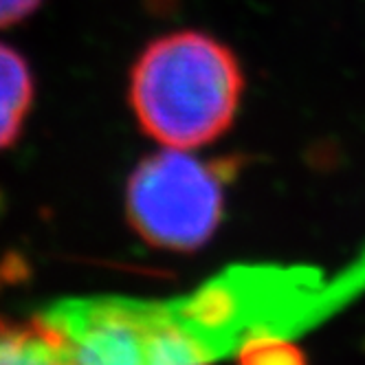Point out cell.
<instances>
[{"mask_svg":"<svg viewBox=\"0 0 365 365\" xmlns=\"http://www.w3.org/2000/svg\"><path fill=\"white\" fill-rule=\"evenodd\" d=\"M245 73L233 51L202 31L150 42L130 71V106L161 148L196 150L218 141L238 115Z\"/></svg>","mask_w":365,"mask_h":365,"instance_id":"1","label":"cell"},{"mask_svg":"<svg viewBox=\"0 0 365 365\" xmlns=\"http://www.w3.org/2000/svg\"><path fill=\"white\" fill-rule=\"evenodd\" d=\"M71 365H212L170 302L121 295L58 299L40 310Z\"/></svg>","mask_w":365,"mask_h":365,"instance_id":"2","label":"cell"},{"mask_svg":"<svg viewBox=\"0 0 365 365\" xmlns=\"http://www.w3.org/2000/svg\"><path fill=\"white\" fill-rule=\"evenodd\" d=\"M225 212L220 168L192 150L163 148L133 170L125 216L139 236L165 251L190 253L212 240Z\"/></svg>","mask_w":365,"mask_h":365,"instance_id":"3","label":"cell"},{"mask_svg":"<svg viewBox=\"0 0 365 365\" xmlns=\"http://www.w3.org/2000/svg\"><path fill=\"white\" fill-rule=\"evenodd\" d=\"M34 75L16 48L0 42V150L20 137L34 106Z\"/></svg>","mask_w":365,"mask_h":365,"instance_id":"4","label":"cell"},{"mask_svg":"<svg viewBox=\"0 0 365 365\" xmlns=\"http://www.w3.org/2000/svg\"><path fill=\"white\" fill-rule=\"evenodd\" d=\"M0 365H71L60 336L40 315L29 322L0 317Z\"/></svg>","mask_w":365,"mask_h":365,"instance_id":"5","label":"cell"},{"mask_svg":"<svg viewBox=\"0 0 365 365\" xmlns=\"http://www.w3.org/2000/svg\"><path fill=\"white\" fill-rule=\"evenodd\" d=\"M42 0H0V29H9L14 24L27 20Z\"/></svg>","mask_w":365,"mask_h":365,"instance_id":"6","label":"cell"}]
</instances>
